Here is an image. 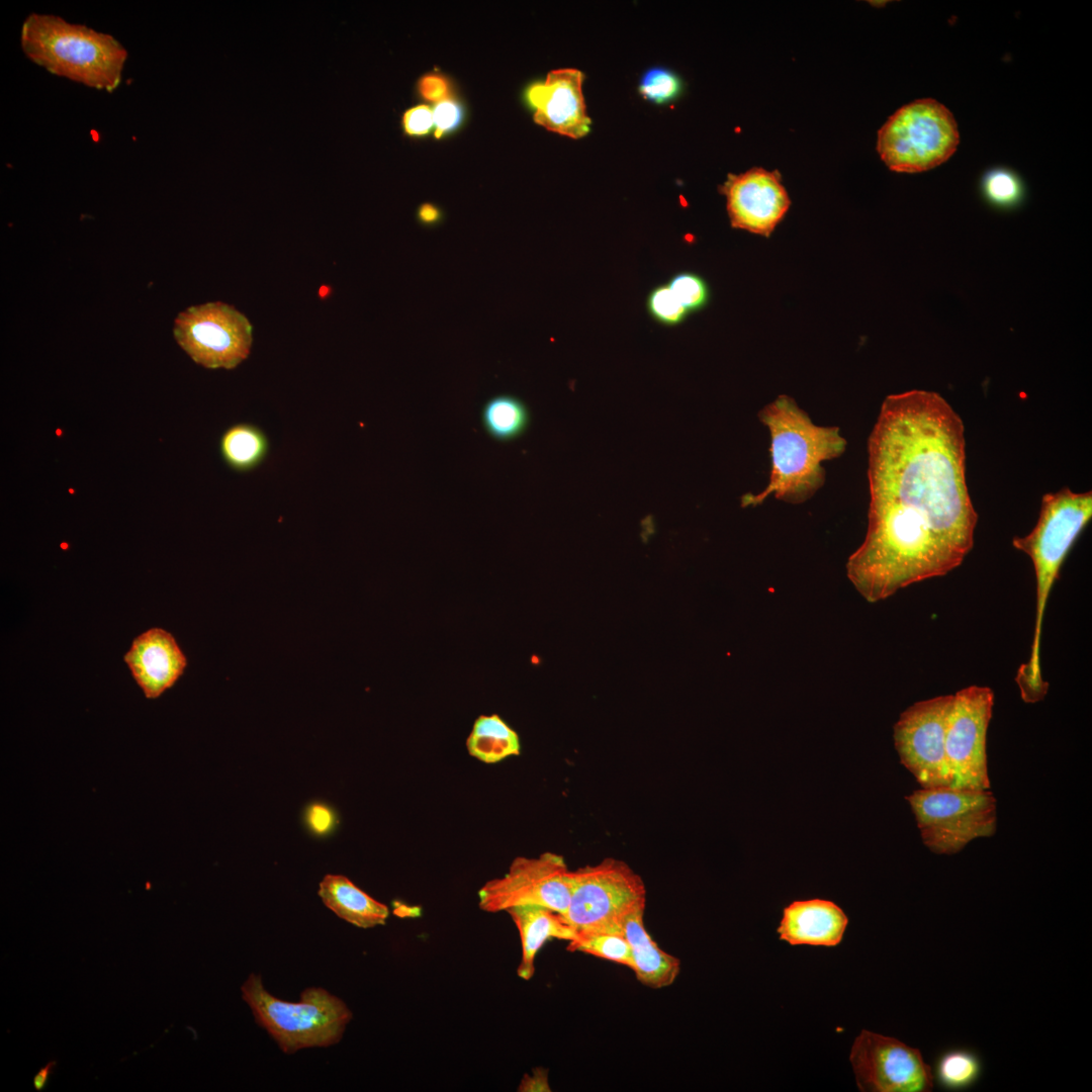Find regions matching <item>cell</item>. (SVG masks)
I'll return each instance as SVG.
<instances>
[{"instance_id": "obj_1", "label": "cell", "mask_w": 1092, "mask_h": 1092, "mask_svg": "<svg viewBox=\"0 0 1092 1092\" xmlns=\"http://www.w3.org/2000/svg\"><path fill=\"white\" fill-rule=\"evenodd\" d=\"M868 530L846 574L870 603L943 576L974 545L965 426L937 392L888 395L868 440Z\"/></svg>"}, {"instance_id": "obj_2", "label": "cell", "mask_w": 1092, "mask_h": 1092, "mask_svg": "<svg viewBox=\"0 0 1092 1092\" xmlns=\"http://www.w3.org/2000/svg\"><path fill=\"white\" fill-rule=\"evenodd\" d=\"M770 438V474L758 493L742 496L743 507L761 505L772 495L798 505L811 498L825 482L822 463L840 457L846 439L838 427L818 426L795 399L779 395L758 413Z\"/></svg>"}, {"instance_id": "obj_3", "label": "cell", "mask_w": 1092, "mask_h": 1092, "mask_svg": "<svg viewBox=\"0 0 1092 1092\" xmlns=\"http://www.w3.org/2000/svg\"><path fill=\"white\" fill-rule=\"evenodd\" d=\"M1092 518V492H1074L1063 487L1043 494L1037 522L1012 545L1032 561L1036 580V605L1033 640L1029 659L1016 674L1021 698L1036 703L1044 698L1049 684L1040 667V638L1045 605L1060 568L1078 536Z\"/></svg>"}, {"instance_id": "obj_4", "label": "cell", "mask_w": 1092, "mask_h": 1092, "mask_svg": "<svg viewBox=\"0 0 1092 1092\" xmlns=\"http://www.w3.org/2000/svg\"><path fill=\"white\" fill-rule=\"evenodd\" d=\"M20 46L48 72L107 92L119 86L128 56L113 35L48 13L32 12L24 19Z\"/></svg>"}, {"instance_id": "obj_5", "label": "cell", "mask_w": 1092, "mask_h": 1092, "mask_svg": "<svg viewBox=\"0 0 1092 1092\" xmlns=\"http://www.w3.org/2000/svg\"><path fill=\"white\" fill-rule=\"evenodd\" d=\"M241 991L258 1024L285 1054L339 1042L352 1019L347 1005L322 988L305 989L299 1002H286L271 995L261 977L252 974Z\"/></svg>"}, {"instance_id": "obj_6", "label": "cell", "mask_w": 1092, "mask_h": 1092, "mask_svg": "<svg viewBox=\"0 0 1092 1092\" xmlns=\"http://www.w3.org/2000/svg\"><path fill=\"white\" fill-rule=\"evenodd\" d=\"M906 800L924 845L933 853H958L972 840L996 831L997 802L990 789L920 788Z\"/></svg>"}, {"instance_id": "obj_7", "label": "cell", "mask_w": 1092, "mask_h": 1092, "mask_svg": "<svg viewBox=\"0 0 1092 1092\" xmlns=\"http://www.w3.org/2000/svg\"><path fill=\"white\" fill-rule=\"evenodd\" d=\"M960 143L952 113L926 98L898 109L878 132L877 151L895 172L919 173L948 160Z\"/></svg>"}, {"instance_id": "obj_8", "label": "cell", "mask_w": 1092, "mask_h": 1092, "mask_svg": "<svg viewBox=\"0 0 1092 1092\" xmlns=\"http://www.w3.org/2000/svg\"><path fill=\"white\" fill-rule=\"evenodd\" d=\"M643 905L646 888L641 877L625 861L605 858L572 871L570 900L562 916L576 935L623 933L626 917Z\"/></svg>"}, {"instance_id": "obj_9", "label": "cell", "mask_w": 1092, "mask_h": 1092, "mask_svg": "<svg viewBox=\"0 0 1092 1092\" xmlns=\"http://www.w3.org/2000/svg\"><path fill=\"white\" fill-rule=\"evenodd\" d=\"M572 871L563 856L543 852L536 857L519 856L508 872L486 882L478 891L481 910L495 913L520 906H539L561 915L571 894Z\"/></svg>"}, {"instance_id": "obj_10", "label": "cell", "mask_w": 1092, "mask_h": 1092, "mask_svg": "<svg viewBox=\"0 0 1092 1092\" xmlns=\"http://www.w3.org/2000/svg\"><path fill=\"white\" fill-rule=\"evenodd\" d=\"M178 345L208 369H233L250 354L252 326L234 306L207 302L188 307L174 322Z\"/></svg>"}, {"instance_id": "obj_11", "label": "cell", "mask_w": 1092, "mask_h": 1092, "mask_svg": "<svg viewBox=\"0 0 1092 1092\" xmlns=\"http://www.w3.org/2000/svg\"><path fill=\"white\" fill-rule=\"evenodd\" d=\"M953 695L923 700L901 713L894 725V744L901 763L921 788L951 787L945 732Z\"/></svg>"}, {"instance_id": "obj_12", "label": "cell", "mask_w": 1092, "mask_h": 1092, "mask_svg": "<svg viewBox=\"0 0 1092 1092\" xmlns=\"http://www.w3.org/2000/svg\"><path fill=\"white\" fill-rule=\"evenodd\" d=\"M993 705L988 687L970 686L953 695L945 732L952 788L990 789L986 746Z\"/></svg>"}, {"instance_id": "obj_13", "label": "cell", "mask_w": 1092, "mask_h": 1092, "mask_svg": "<svg viewBox=\"0 0 1092 1092\" xmlns=\"http://www.w3.org/2000/svg\"><path fill=\"white\" fill-rule=\"evenodd\" d=\"M849 1060L857 1087L863 1092H929L931 1067L918 1049L869 1030L854 1039Z\"/></svg>"}, {"instance_id": "obj_14", "label": "cell", "mask_w": 1092, "mask_h": 1092, "mask_svg": "<svg viewBox=\"0 0 1092 1092\" xmlns=\"http://www.w3.org/2000/svg\"><path fill=\"white\" fill-rule=\"evenodd\" d=\"M720 191L731 225L764 237L770 236L791 204L780 173L762 168L729 174Z\"/></svg>"}, {"instance_id": "obj_15", "label": "cell", "mask_w": 1092, "mask_h": 1092, "mask_svg": "<svg viewBox=\"0 0 1092 1092\" xmlns=\"http://www.w3.org/2000/svg\"><path fill=\"white\" fill-rule=\"evenodd\" d=\"M583 74L577 69H557L544 82L531 85L527 99L534 107V121L546 129L579 139L590 130L582 93Z\"/></svg>"}, {"instance_id": "obj_16", "label": "cell", "mask_w": 1092, "mask_h": 1092, "mask_svg": "<svg viewBox=\"0 0 1092 1092\" xmlns=\"http://www.w3.org/2000/svg\"><path fill=\"white\" fill-rule=\"evenodd\" d=\"M124 661L148 699L158 698L171 688L187 664L175 638L161 628L150 629L134 638Z\"/></svg>"}, {"instance_id": "obj_17", "label": "cell", "mask_w": 1092, "mask_h": 1092, "mask_svg": "<svg viewBox=\"0 0 1092 1092\" xmlns=\"http://www.w3.org/2000/svg\"><path fill=\"white\" fill-rule=\"evenodd\" d=\"M848 918L829 900L794 901L783 911L777 929L780 939L792 945L835 946L841 941Z\"/></svg>"}, {"instance_id": "obj_18", "label": "cell", "mask_w": 1092, "mask_h": 1092, "mask_svg": "<svg viewBox=\"0 0 1092 1092\" xmlns=\"http://www.w3.org/2000/svg\"><path fill=\"white\" fill-rule=\"evenodd\" d=\"M645 906L634 909L623 923V934L628 940L633 958L636 979L644 986L662 989L673 984L680 972V961L662 950L644 926Z\"/></svg>"}, {"instance_id": "obj_19", "label": "cell", "mask_w": 1092, "mask_h": 1092, "mask_svg": "<svg viewBox=\"0 0 1092 1092\" xmlns=\"http://www.w3.org/2000/svg\"><path fill=\"white\" fill-rule=\"evenodd\" d=\"M514 921L521 938L522 957L517 975L530 980L535 973V959L551 938L571 941L576 934L565 918L558 912L539 906H520L507 911Z\"/></svg>"}, {"instance_id": "obj_20", "label": "cell", "mask_w": 1092, "mask_h": 1092, "mask_svg": "<svg viewBox=\"0 0 1092 1092\" xmlns=\"http://www.w3.org/2000/svg\"><path fill=\"white\" fill-rule=\"evenodd\" d=\"M318 896L337 916L360 928L383 925L389 915L386 905L345 876L327 875L320 883Z\"/></svg>"}, {"instance_id": "obj_21", "label": "cell", "mask_w": 1092, "mask_h": 1092, "mask_svg": "<svg viewBox=\"0 0 1092 1092\" xmlns=\"http://www.w3.org/2000/svg\"><path fill=\"white\" fill-rule=\"evenodd\" d=\"M466 746L471 756L485 763L519 755L521 750L518 733L497 714L480 715L474 721Z\"/></svg>"}, {"instance_id": "obj_22", "label": "cell", "mask_w": 1092, "mask_h": 1092, "mask_svg": "<svg viewBox=\"0 0 1092 1092\" xmlns=\"http://www.w3.org/2000/svg\"><path fill=\"white\" fill-rule=\"evenodd\" d=\"M223 461L234 470L246 472L258 467L269 451L266 434L249 423L236 424L224 431L219 440Z\"/></svg>"}, {"instance_id": "obj_23", "label": "cell", "mask_w": 1092, "mask_h": 1092, "mask_svg": "<svg viewBox=\"0 0 1092 1092\" xmlns=\"http://www.w3.org/2000/svg\"><path fill=\"white\" fill-rule=\"evenodd\" d=\"M530 421L527 405L517 396L497 394L485 401L481 423L486 433L498 441H510L524 433Z\"/></svg>"}, {"instance_id": "obj_24", "label": "cell", "mask_w": 1092, "mask_h": 1092, "mask_svg": "<svg viewBox=\"0 0 1092 1092\" xmlns=\"http://www.w3.org/2000/svg\"><path fill=\"white\" fill-rule=\"evenodd\" d=\"M982 1072V1061L974 1051L956 1048L937 1057L932 1075L941 1088L959 1091L974 1086Z\"/></svg>"}, {"instance_id": "obj_25", "label": "cell", "mask_w": 1092, "mask_h": 1092, "mask_svg": "<svg viewBox=\"0 0 1092 1092\" xmlns=\"http://www.w3.org/2000/svg\"><path fill=\"white\" fill-rule=\"evenodd\" d=\"M569 951H581L633 969L634 963L628 940L623 933L594 932L576 935L568 941Z\"/></svg>"}, {"instance_id": "obj_26", "label": "cell", "mask_w": 1092, "mask_h": 1092, "mask_svg": "<svg viewBox=\"0 0 1092 1092\" xmlns=\"http://www.w3.org/2000/svg\"><path fill=\"white\" fill-rule=\"evenodd\" d=\"M680 90L678 77L669 69L655 67L644 73L639 83L640 94L655 103L674 99Z\"/></svg>"}, {"instance_id": "obj_27", "label": "cell", "mask_w": 1092, "mask_h": 1092, "mask_svg": "<svg viewBox=\"0 0 1092 1092\" xmlns=\"http://www.w3.org/2000/svg\"><path fill=\"white\" fill-rule=\"evenodd\" d=\"M667 285L688 312L699 310L708 302V285L703 278L695 273H678L670 279Z\"/></svg>"}, {"instance_id": "obj_28", "label": "cell", "mask_w": 1092, "mask_h": 1092, "mask_svg": "<svg viewBox=\"0 0 1092 1092\" xmlns=\"http://www.w3.org/2000/svg\"><path fill=\"white\" fill-rule=\"evenodd\" d=\"M983 189L990 201L1001 206L1015 204L1022 193L1021 184L1016 176L1003 170L989 173L984 179Z\"/></svg>"}, {"instance_id": "obj_29", "label": "cell", "mask_w": 1092, "mask_h": 1092, "mask_svg": "<svg viewBox=\"0 0 1092 1092\" xmlns=\"http://www.w3.org/2000/svg\"><path fill=\"white\" fill-rule=\"evenodd\" d=\"M647 308L657 322L668 326L681 323L689 313L668 285L657 286L649 293Z\"/></svg>"}, {"instance_id": "obj_30", "label": "cell", "mask_w": 1092, "mask_h": 1092, "mask_svg": "<svg viewBox=\"0 0 1092 1092\" xmlns=\"http://www.w3.org/2000/svg\"><path fill=\"white\" fill-rule=\"evenodd\" d=\"M433 124V110L427 105L410 108L402 116L403 130L411 135L427 133Z\"/></svg>"}, {"instance_id": "obj_31", "label": "cell", "mask_w": 1092, "mask_h": 1092, "mask_svg": "<svg viewBox=\"0 0 1092 1092\" xmlns=\"http://www.w3.org/2000/svg\"><path fill=\"white\" fill-rule=\"evenodd\" d=\"M460 108L455 101L449 98L438 101L433 109L436 136H440L456 126L460 120Z\"/></svg>"}, {"instance_id": "obj_32", "label": "cell", "mask_w": 1092, "mask_h": 1092, "mask_svg": "<svg viewBox=\"0 0 1092 1092\" xmlns=\"http://www.w3.org/2000/svg\"><path fill=\"white\" fill-rule=\"evenodd\" d=\"M307 822L315 833L323 834L332 828L334 816L328 807L314 804L308 809Z\"/></svg>"}, {"instance_id": "obj_33", "label": "cell", "mask_w": 1092, "mask_h": 1092, "mask_svg": "<svg viewBox=\"0 0 1092 1092\" xmlns=\"http://www.w3.org/2000/svg\"><path fill=\"white\" fill-rule=\"evenodd\" d=\"M422 94L430 100L436 102L448 98L447 85L443 78L438 76H427L422 79L420 85Z\"/></svg>"}, {"instance_id": "obj_34", "label": "cell", "mask_w": 1092, "mask_h": 1092, "mask_svg": "<svg viewBox=\"0 0 1092 1092\" xmlns=\"http://www.w3.org/2000/svg\"><path fill=\"white\" fill-rule=\"evenodd\" d=\"M520 1091H550L548 1072L537 1068L531 1075H526L521 1082Z\"/></svg>"}, {"instance_id": "obj_35", "label": "cell", "mask_w": 1092, "mask_h": 1092, "mask_svg": "<svg viewBox=\"0 0 1092 1092\" xmlns=\"http://www.w3.org/2000/svg\"><path fill=\"white\" fill-rule=\"evenodd\" d=\"M58 1062L56 1060H50L44 1064L33 1076L32 1085L36 1091L43 1090L55 1073Z\"/></svg>"}, {"instance_id": "obj_36", "label": "cell", "mask_w": 1092, "mask_h": 1092, "mask_svg": "<svg viewBox=\"0 0 1092 1092\" xmlns=\"http://www.w3.org/2000/svg\"><path fill=\"white\" fill-rule=\"evenodd\" d=\"M419 220L424 224H434L440 220V210L430 203L423 204L418 211Z\"/></svg>"}]
</instances>
